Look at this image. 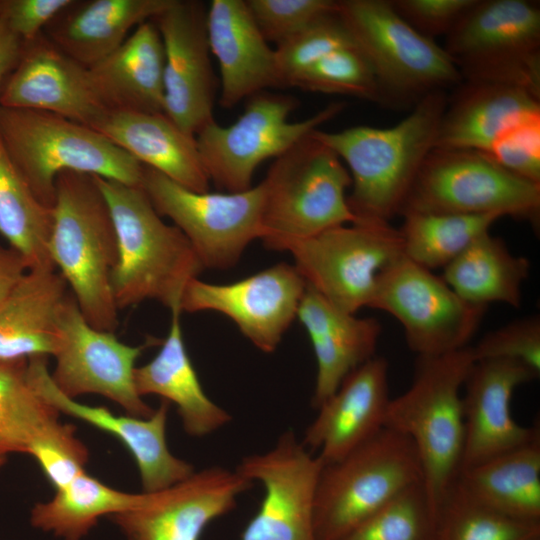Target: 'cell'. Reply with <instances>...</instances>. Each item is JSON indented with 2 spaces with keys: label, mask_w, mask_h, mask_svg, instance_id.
<instances>
[{
  "label": "cell",
  "mask_w": 540,
  "mask_h": 540,
  "mask_svg": "<svg viewBox=\"0 0 540 540\" xmlns=\"http://www.w3.org/2000/svg\"><path fill=\"white\" fill-rule=\"evenodd\" d=\"M447 101L445 90L430 92L389 128L358 125L312 132L346 163L352 180L347 202L358 221L389 222L400 215L423 162L436 147Z\"/></svg>",
  "instance_id": "cell-1"
},
{
  "label": "cell",
  "mask_w": 540,
  "mask_h": 540,
  "mask_svg": "<svg viewBox=\"0 0 540 540\" xmlns=\"http://www.w3.org/2000/svg\"><path fill=\"white\" fill-rule=\"evenodd\" d=\"M93 176L117 234L111 285L118 310L147 299L180 309L187 284L204 270L193 247L176 226L162 220L141 186Z\"/></svg>",
  "instance_id": "cell-2"
},
{
  "label": "cell",
  "mask_w": 540,
  "mask_h": 540,
  "mask_svg": "<svg viewBox=\"0 0 540 540\" xmlns=\"http://www.w3.org/2000/svg\"><path fill=\"white\" fill-rule=\"evenodd\" d=\"M468 345L418 357L409 388L387 407L385 427L408 437L422 468V486L437 516L460 471L464 437L463 388L475 363Z\"/></svg>",
  "instance_id": "cell-3"
},
{
  "label": "cell",
  "mask_w": 540,
  "mask_h": 540,
  "mask_svg": "<svg viewBox=\"0 0 540 540\" xmlns=\"http://www.w3.org/2000/svg\"><path fill=\"white\" fill-rule=\"evenodd\" d=\"M49 254L86 321L115 332L119 325L111 279L118 241L107 202L94 176L61 172L55 183Z\"/></svg>",
  "instance_id": "cell-4"
},
{
  "label": "cell",
  "mask_w": 540,
  "mask_h": 540,
  "mask_svg": "<svg viewBox=\"0 0 540 540\" xmlns=\"http://www.w3.org/2000/svg\"><path fill=\"white\" fill-rule=\"evenodd\" d=\"M0 136L46 207L53 208L56 178L64 171L141 186L142 164L95 129L57 114L0 106Z\"/></svg>",
  "instance_id": "cell-5"
},
{
  "label": "cell",
  "mask_w": 540,
  "mask_h": 540,
  "mask_svg": "<svg viewBox=\"0 0 540 540\" xmlns=\"http://www.w3.org/2000/svg\"><path fill=\"white\" fill-rule=\"evenodd\" d=\"M262 183L260 240L268 249L287 251L297 241L358 222L347 202V167L312 133L275 158Z\"/></svg>",
  "instance_id": "cell-6"
},
{
  "label": "cell",
  "mask_w": 540,
  "mask_h": 540,
  "mask_svg": "<svg viewBox=\"0 0 540 540\" xmlns=\"http://www.w3.org/2000/svg\"><path fill=\"white\" fill-rule=\"evenodd\" d=\"M420 483L422 468L414 444L384 426L341 459L323 464L314 501L316 540H340Z\"/></svg>",
  "instance_id": "cell-7"
},
{
  "label": "cell",
  "mask_w": 540,
  "mask_h": 540,
  "mask_svg": "<svg viewBox=\"0 0 540 540\" xmlns=\"http://www.w3.org/2000/svg\"><path fill=\"white\" fill-rule=\"evenodd\" d=\"M337 13L373 68L381 103L415 105L463 81L444 48L412 28L389 0H339Z\"/></svg>",
  "instance_id": "cell-8"
},
{
  "label": "cell",
  "mask_w": 540,
  "mask_h": 540,
  "mask_svg": "<svg viewBox=\"0 0 540 540\" xmlns=\"http://www.w3.org/2000/svg\"><path fill=\"white\" fill-rule=\"evenodd\" d=\"M463 81L524 89L540 97V9L528 0H476L446 35Z\"/></svg>",
  "instance_id": "cell-9"
},
{
  "label": "cell",
  "mask_w": 540,
  "mask_h": 540,
  "mask_svg": "<svg viewBox=\"0 0 540 540\" xmlns=\"http://www.w3.org/2000/svg\"><path fill=\"white\" fill-rule=\"evenodd\" d=\"M497 214L540 220V183L503 168L487 155L464 149L434 148L423 162L400 215Z\"/></svg>",
  "instance_id": "cell-10"
},
{
  "label": "cell",
  "mask_w": 540,
  "mask_h": 540,
  "mask_svg": "<svg viewBox=\"0 0 540 540\" xmlns=\"http://www.w3.org/2000/svg\"><path fill=\"white\" fill-rule=\"evenodd\" d=\"M295 108V98L263 91L248 99L243 113L229 126L214 119L202 127L195 139L210 181L226 192L250 189L262 162L279 157L335 118L345 103H330L306 119L291 122L289 115Z\"/></svg>",
  "instance_id": "cell-11"
},
{
  "label": "cell",
  "mask_w": 540,
  "mask_h": 540,
  "mask_svg": "<svg viewBox=\"0 0 540 540\" xmlns=\"http://www.w3.org/2000/svg\"><path fill=\"white\" fill-rule=\"evenodd\" d=\"M306 284L335 307H369L380 276L404 257L399 229L361 220L337 226L287 249Z\"/></svg>",
  "instance_id": "cell-12"
},
{
  "label": "cell",
  "mask_w": 540,
  "mask_h": 540,
  "mask_svg": "<svg viewBox=\"0 0 540 540\" xmlns=\"http://www.w3.org/2000/svg\"><path fill=\"white\" fill-rule=\"evenodd\" d=\"M141 187L156 212L184 234L204 269L235 266L262 236V181L240 192H196L143 165Z\"/></svg>",
  "instance_id": "cell-13"
},
{
  "label": "cell",
  "mask_w": 540,
  "mask_h": 540,
  "mask_svg": "<svg viewBox=\"0 0 540 540\" xmlns=\"http://www.w3.org/2000/svg\"><path fill=\"white\" fill-rule=\"evenodd\" d=\"M369 307L401 323L418 357L468 346L487 308L466 302L442 277L405 256L380 276Z\"/></svg>",
  "instance_id": "cell-14"
},
{
  "label": "cell",
  "mask_w": 540,
  "mask_h": 540,
  "mask_svg": "<svg viewBox=\"0 0 540 540\" xmlns=\"http://www.w3.org/2000/svg\"><path fill=\"white\" fill-rule=\"evenodd\" d=\"M59 328L61 340L50 376L61 393L73 399L90 393L102 395L134 417L147 418L154 413L137 393L133 374L137 358L159 340L150 338L145 344L130 346L114 332L95 329L82 315L71 291L59 311Z\"/></svg>",
  "instance_id": "cell-15"
},
{
  "label": "cell",
  "mask_w": 540,
  "mask_h": 540,
  "mask_svg": "<svg viewBox=\"0 0 540 540\" xmlns=\"http://www.w3.org/2000/svg\"><path fill=\"white\" fill-rule=\"evenodd\" d=\"M322 467L292 430L268 451L244 456L235 469L261 483L264 496L240 540H316L314 501Z\"/></svg>",
  "instance_id": "cell-16"
},
{
  "label": "cell",
  "mask_w": 540,
  "mask_h": 540,
  "mask_svg": "<svg viewBox=\"0 0 540 540\" xmlns=\"http://www.w3.org/2000/svg\"><path fill=\"white\" fill-rule=\"evenodd\" d=\"M306 286L295 266L285 262L228 284L194 278L183 292L180 310L219 312L257 349L272 353L296 318Z\"/></svg>",
  "instance_id": "cell-17"
},
{
  "label": "cell",
  "mask_w": 540,
  "mask_h": 540,
  "mask_svg": "<svg viewBox=\"0 0 540 540\" xmlns=\"http://www.w3.org/2000/svg\"><path fill=\"white\" fill-rule=\"evenodd\" d=\"M252 484L236 469L210 466L170 487L145 492L139 506L109 517L127 540H200Z\"/></svg>",
  "instance_id": "cell-18"
},
{
  "label": "cell",
  "mask_w": 540,
  "mask_h": 540,
  "mask_svg": "<svg viewBox=\"0 0 540 540\" xmlns=\"http://www.w3.org/2000/svg\"><path fill=\"white\" fill-rule=\"evenodd\" d=\"M206 15L200 1L173 0L153 19L164 49V114L193 136L214 120L217 80Z\"/></svg>",
  "instance_id": "cell-19"
},
{
  "label": "cell",
  "mask_w": 540,
  "mask_h": 540,
  "mask_svg": "<svg viewBox=\"0 0 540 540\" xmlns=\"http://www.w3.org/2000/svg\"><path fill=\"white\" fill-rule=\"evenodd\" d=\"M27 378L37 394L59 413L86 421L119 439L135 459L144 492L170 487L195 471L191 463L176 457L168 448V401L163 400L147 418L118 416L103 406L79 403L54 385L46 356L27 359Z\"/></svg>",
  "instance_id": "cell-20"
},
{
  "label": "cell",
  "mask_w": 540,
  "mask_h": 540,
  "mask_svg": "<svg viewBox=\"0 0 540 540\" xmlns=\"http://www.w3.org/2000/svg\"><path fill=\"white\" fill-rule=\"evenodd\" d=\"M0 106L45 111L91 128L108 112L88 68L61 52L44 33L24 43L0 89Z\"/></svg>",
  "instance_id": "cell-21"
},
{
  "label": "cell",
  "mask_w": 540,
  "mask_h": 540,
  "mask_svg": "<svg viewBox=\"0 0 540 540\" xmlns=\"http://www.w3.org/2000/svg\"><path fill=\"white\" fill-rule=\"evenodd\" d=\"M536 377L531 369L512 360L474 363L463 388L465 437L460 471L540 436L537 426L520 424L511 411L515 390Z\"/></svg>",
  "instance_id": "cell-22"
},
{
  "label": "cell",
  "mask_w": 540,
  "mask_h": 540,
  "mask_svg": "<svg viewBox=\"0 0 540 540\" xmlns=\"http://www.w3.org/2000/svg\"><path fill=\"white\" fill-rule=\"evenodd\" d=\"M388 367L384 357L374 356L347 375L317 408L301 442L317 452L323 464L341 459L384 427L391 399Z\"/></svg>",
  "instance_id": "cell-23"
},
{
  "label": "cell",
  "mask_w": 540,
  "mask_h": 540,
  "mask_svg": "<svg viewBox=\"0 0 540 540\" xmlns=\"http://www.w3.org/2000/svg\"><path fill=\"white\" fill-rule=\"evenodd\" d=\"M540 124V97L509 85L462 81L449 97L435 148L489 156L520 129Z\"/></svg>",
  "instance_id": "cell-24"
},
{
  "label": "cell",
  "mask_w": 540,
  "mask_h": 540,
  "mask_svg": "<svg viewBox=\"0 0 540 540\" xmlns=\"http://www.w3.org/2000/svg\"><path fill=\"white\" fill-rule=\"evenodd\" d=\"M210 53L219 64V104L232 109L269 87H281L275 52L244 0H212L206 15Z\"/></svg>",
  "instance_id": "cell-25"
},
{
  "label": "cell",
  "mask_w": 540,
  "mask_h": 540,
  "mask_svg": "<svg viewBox=\"0 0 540 540\" xmlns=\"http://www.w3.org/2000/svg\"><path fill=\"white\" fill-rule=\"evenodd\" d=\"M311 341L317 372L312 406L317 409L357 367L373 358L381 334L375 318H360L306 286L297 316Z\"/></svg>",
  "instance_id": "cell-26"
},
{
  "label": "cell",
  "mask_w": 540,
  "mask_h": 540,
  "mask_svg": "<svg viewBox=\"0 0 540 540\" xmlns=\"http://www.w3.org/2000/svg\"><path fill=\"white\" fill-rule=\"evenodd\" d=\"M140 164L196 192H208L210 179L195 136L164 113L108 111L93 127Z\"/></svg>",
  "instance_id": "cell-27"
},
{
  "label": "cell",
  "mask_w": 540,
  "mask_h": 540,
  "mask_svg": "<svg viewBox=\"0 0 540 540\" xmlns=\"http://www.w3.org/2000/svg\"><path fill=\"white\" fill-rule=\"evenodd\" d=\"M87 68L108 111L164 113V49L153 20L136 27L115 51Z\"/></svg>",
  "instance_id": "cell-28"
},
{
  "label": "cell",
  "mask_w": 540,
  "mask_h": 540,
  "mask_svg": "<svg viewBox=\"0 0 540 540\" xmlns=\"http://www.w3.org/2000/svg\"><path fill=\"white\" fill-rule=\"evenodd\" d=\"M69 287L56 268L28 269L0 303V360L54 356Z\"/></svg>",
  "instance_id": "cell-29"
},
{
  "label": "cell",
  "mask_w": 540,
  "mask_h": 540,
  "mask_svg": "<svg viewBox=\"0 0 540 540\" xmlns=\"http://www.w3.org/2000/svg\"><path fill=\"white\" fill-rule=\"evenodd\" d=\"M170 311L168 335L154 358L135 368L134 386L141 397L153 394L174 403L184 431L192 437H205L228 425L232 416L203 390L185 347L182 311Z\"/></svg>",
  "instance_id": "cell-30"
},
{
  "label": "cell",
  "mask_w": 540,
  "mask_h": 540,
  "mask_svg": "<svg viewBox=\"0 0 540 540\" xmlns=\"http://www.w3.org/2000/svg\"><path fill=\"white\" fill-rule=\"evenodd\" d=\"M172 1H74L43 33L65 55L90 67L115 51L136 27L153 20Z\"/></svg>",
  "instance_id": "cell-31"
},
{
  "label": "cell",
  "mask_w": 540,
  "mask_h": 540,
  "mask_svg": "<svg viewBox=\"0 0 540 540\" xmlns=\"http://www.w3.org/2000/svg\"><path fill=\"white\" fill-rule=\"evenodd\" d=\"M455 483L497 512L540 521V436L460 471Z\"/></svg>",
  "instance_id": "cell-32"
},
{
  "label": "cell",
  "mask_w": 540,
  "mask_h": 540,
  "mask_svg": "<svg viewBox=\"0 0 540 540\" xmlns=\"http://www.w3.org/2000/svg\"><path fill=\"white\" fill-rule=\"evenodd\" d=\"M530 261L511 253L500 237L485 233L443 268V280L463 300L485 306L504 303L518 308Z\"/></svg>",
  "instance_id": "cell-33"
},
{
  "label": "cell",
  "mask_w": 540,
  "mask_h": 540,
  "mask_svg": "<svg viewBox=\"0 0 540 540\" xmlns=\"http://www.w3.org/2000/svg\"><path fill=\"white\" fill-rule=\"evenodd\" d=\"M144 499L145 492H122L83 472L57 489L50 501L36 503L30 521L64 540H81L100 517L133 509Z\"/></svg>",
  "instance_id": "cell-34"
},
{
  "label": "cell",
  "mask_w": 540,
  "mask_h": 540,
  "mask_svg": "<svg viewBox=\"0 0 540 540\" xmlns=\"http://www.w3.org/2000/svg\"><path fill=\"white\" fill-rule=\"evenodd\" d=\"M53 209L34 195L0 136V234L28 269L56 268L49 254Z\"/></svg>",
  "instance_id": "cell-35"
},
{
  "label": "cell",
  "mask_w": 540,
  "mask_h": 540,
  "mask_svg": "<svg viewBox=\"0 0 540 540\" xmlns=\"http://www.w3.org/2000/svg\"><path fill=\"white\" fill-rule=\"evenodd\" d=\"M399 229L404 256L434 270L446 267L485 233L501 216L497 214L456 215L408 212Z\"/></svg>",
  "instance_id": "cell-36"
},
{
  "label": "cell",
  "mask_w": 540,
  "mask_h": 540,
  "mask_svg": "<svg viewBox=\"0 0 540 540\" xmlns=\"http://www.w3.org/2000/svg\"><path fill=\"white\" fill-rule=\"evenodd\" d=\"M59 414L29 383L27 359L0 360V454H28L60 423Z\"/></svg>",
  "instance_id": "cell-37"
},
{
  "label": "cell",
  "mask_w": 540,
  "mask_h": 540,
  "mask_svg": "<svg viewBox=\"0 0 540 540\" xmlns=\"http://www.w3.org/2000/svg\"><path fill=\"white\" fill-rule=\"evenodd\" d=\"M540 521L516 519L468 496L456 483L443 500L436 540H538Z\"/></svg>",
  "instance_id": "cell-38"
},
{
  "label": "cell",
  "mask_w": 540,
  "mask_h": 540,
  "mask_svg": "<svg viewBox=\"0 0 540 540\" xmlns=\"http://www.w3.org/2000/svg\"><path fill=\"white\" fill-rule=\"evenodd\" d=\"M437 516L422 483L407 489L340 540H436Z\"/></svg>",
  "instance_id": "cell-39"
},
{
  "label": "cell",
  "mask_w": 540,
  "mask_h": 540,
  "mask_svg": "<svg viewBox=\"0 0 540 540\" xmlns=\"http://www.w3.org/2000/svg\"><path fill=\"white\" fill-rule=\"evenodd\" d=\"M305 91L341 94L380 102L373 68L357 46L336 50L299 73L290 83Z\"/></svg>",
  "instance_id": "cell-40"
},
{
  "label": "cell",
  "mask_w": 540,
  "mask_h": 540,
  "mask_svg": "<svg viewBox=\"0 0 540 540\" xmlns=\"http://www.w3.org/2000/svg\"><path fill=\"white\" fill-rule=\"evenodd\" d=\"M352 46L356 44L337 11L317 20L274 49L281 87H290L299 73L328 54Z\"/></svg>",
  "instance_id": "cell-41"
},
{
  "label": "cell",
  "mask_w": 540,
  "mask_h": 540,
  "mask_svg": "<svg viewBox=\"0 0 540 540\" xmlns=\"http://www.w3.org/2000/svg\"><path fill=\"white\" fill-rule=\"evenodd\" d=\"M246 4L263 37L276 45L337 11L335 0H247Z\"/></svg>",
  "instance_id": "cell-42"
},
{
  "label": "cell",
  "mask_w": 540,
  "mask_h": 540,
  "mask_svg": "<svg viewBox=\"0 0 540 540\" xmlns=\"http://www.w3.org/2000/svg\"><path fill=\"white\" fill-rule=\"evenodd\" d=\"M475 361L505 359L519 362L540 374V318L516 319L487 332L471 346Z\"/></svg>",
  "instance_id": "cell-43"
},
{
  "label": "cell",
  "mask_w": 540,
  "mask_h": 540,
  "mask_svg": "<svg viewBox=\"0 0 540 540\" xmlns=\"http://www.w3.org/2000/svg\"><path fill=\"white\" fill-rule=\"evenodd\" d=\"M28 455L38 462L55 490L85 472L89 457L86 446L75 436V427L61 422L35 440Z\"/></svg>",
  "instance_id": "cell-44"
},
{
  "label": "cell",
  "mask_w": 540,
  "mask_h": 540,
  "mask_svg": "<svg viewBox=\"0 0 540 540\" xmlns=\"http://www.w3.org/2000/svg\"><path fill=\"white\" fill-rule=\"evenodd\" d=\"M397 14L425 37L447 35L476 0H389Z\"/></svg>",
  "instance_id": "cell-45"
},
{
  "label": "cell",
  "mask_w": 540,
  "mask_h": 540,
  "mask_svg": "<svg viewBox=\"0 0 540 540\" xmlns=\"http://www.w3.org/2000/svg\"><path fill=\"white\" fill-rule=\"evenodd\" d=\"M74 0H0V16L24 43L37 38Z\"/></svg>",
  "instance_id": "cell-46"
},
{
  "label": "cell",
  "mask_w": 540,
  "mask_h": 540,
  "mask_svg": "<svg viewBox=\"0 0 540 540\" xmlns=\"http://www.w3.org/2000/svg\"><path fill=\"white\" fill-rule=\"evenodd\" d=\"M24 258L11 247L0 245V303L27 272Z\"/></svg>",
  "instance_id": "cell-47"
},
{
  "label": "cell",
  "mask_w": 540,
  "mask_h": 540,
  "mask_svg": "<svg viewBox=\"0 0 540 540\" xmlns=\"http://www.w3.org/2000/svg\"><path fill=\"white\" fill-rule=\"evenodd\" d=\"M23 45L24 42L12 32L0 16V89L19 61Z\"/></svg>",
  "instance_id": "cell-48"
},
{
  "label": "cell",
  "mask_w": 540,
  "mask_h": 540,
  "mask_svg": "<svg viewBox=\"0 0 540 540\" xmlns=\"http://www.w3.org/2000/svg\"><path fill=\"white\" fill-rule=\"evenodd\" d=\"M6 460H7V456L0 454V469L4 466V464L6 463Z\"/></svg>",
  "instance_id": "cell-49"
},
{
  "label": "cell",
  "mask_w": 540,
  "mask_h": 540,
  "mask_svg": "<svg viewBox=\"0 0 540 540\" xmlns=\"http://www.w3.org/2000/svg\"><path fill=\"white\" fill-rule=\"evenodd\" d=\"M538 540H540V539H538Z\"/></svg>",
  "instance_id": "cell-50"
}]
</instances>
